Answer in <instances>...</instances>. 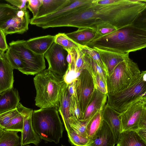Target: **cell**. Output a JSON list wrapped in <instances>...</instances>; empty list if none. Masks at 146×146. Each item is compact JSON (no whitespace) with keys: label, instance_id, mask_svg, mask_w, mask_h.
Wrapping results in <instances>:
<instances>
[{"label":"cell","instance_id":"1f68e13d","mask_svg":"<svg viewBox=\"0 0 146 146\" xmlns=\"http://www.w3.org/2000/svg\"><path fill=\"white\" fill-rule=\"evenodd\" d=\"M89 119L86 121L80 120L75 116H71L68 118V122L70 127L76 133L84 137H87L86 127Z\"/></svg>","mask_w":146,"mask_h":146},{"label":"cell","instance_id":"7bdbcfd3","mask_svg":"<svg viewBox=\"0 0 146 146\" xmlns=\"http://www.w3.org/2000/svg\"><path fill=\"white\" fill-rule=\"evenodd\" d=\"M136 132L144 141L146 142V128L140 129Z\"/></svg>","mask_w":146,"mask_h":146},{"label":"cell","instance_id":"52a82bcc","mask_svg":"<svg viewBox=\"0 0 146 146\" xmlns=\"http://www.w3.org/2000/svg\"><path fill=\"white\" fill-rule=\"evenodd\" d=\"M9 46L20 56L25 67L20 71L27 75H34L44 70L46 68L44 55L37 54L28 47L26 40L13 41Z\"/></svg>","mask_w":146,"mask_h":146},{"label":"cell","instance_id":"7402d4cb","mask_svg":"<svg viewBox=\"0 0 146 146\" xmlns=\"http://www.w3.org/2000/svg\"><path fill=\"white\" fill-rule=\"evenodd\" d=\"M41 3L36 17L44 16L69 5L73 0H41ZM35 17V18H36Z\"/></svg>","mask_w":146,"mask_h":146},{"label":"cell","instance_id":"7c38bea8","mask_svg":"<svg viewBox=\"0 0 146 146\" xmlns=\"http://www.w3.org/2000/svg\"><path fill=\"white\" fill-rule=\"evenodd\" d=\"M30 15L27 10H18L16 14L9 19L1 27L6 35L15 33L22 34L29 29Z\"/></svg>","mask_w":146,"mask_h":146},{"label":"cell","instance_id":"603a6c76","mask_svg":"<svg viewBox=\"0 0 146 146\" xmlns=\"http://www.w3.org/2000/svg\"><path fill=\"white\" fill-rule=\"evenodd\" d=\"M66 34L76 43L81 46H86L96 36L95 31L87 28H79L76 31Z\"/></svg>","mask_w":146,"mask_h":146},{"label":"cell","instance_id":"d6986e66","mask_svg":"<svg viewBox=\"0 0 146 146\" xmlns=\"http://www.w3.org/2000/svg\"><path fill=\"white\" fill-rule=\"evenodd\" d=\"M5 55L0 58V93L13 87V70Z\"/></svg>","mask_w":146,"mask_h":146},{"label":"cell","instance_id":"4dcf8cb0","mask_svg":"<svg viewBox=\"0 0 146 146\" xmlns=\"http://www.w3.org/2000/svg\"><path fill=\"white\" fill-rule=\"evenodd\" d=\"M5 55L13 69L20 71L25 67L24 64L19 56L9 46L5 53Z\"/></svg>","mask_w":146,"mask_h":146},{"label":"cell","instance_id":"2e32d148","mask_svg":"<svg viewBox=\"0 0 146 146\" xmlns=\"http://www.w3.org/2000/svg\"><path fill=\"white\" fill-rule=\"evenodd\" d=\"M92 48L95 49L99 53L106 68L107 76H110L116 66L129 56V54L118 53L95 47Z\"/></svg>","mask_w":146,"mask_h":146},{"label":"cell","instance_id":"ab89813d","mask_svg":"<svg viewBox=\"0 0 146 146\" xmlns=\"http://www.w3.org/2000/svg\"><path fill=\"white\" fill-rule=\"evenodd\" d=\"M11 5L17 8L19 10H27V4L28 0H5Z\"/></svg>","mask_w":146,"mask_h":146},{"label":"cell","instance_id":"3957f363","mask_svg":"<svg viewBox=\"0 0 146 146\" xmlns=\"http://www.w3.org/2000/svg\"><path fill=\"white\" fill-rule=\"evenodd\" d=\"M33 81L36 92L35 105L40 108L58 109L61 95L66 84L63 77L47 68L36 75Z\"/></svg>","mask_w":146,"mask_h":146},{"label":"cell","instance_id":"cb8c5ba5","mask_svg":"<svg viewBox=\"0 0 146 146\" xmlns=\"http://www.w3.org/2000/svg\"><path fill=\"white\" fill-rule=\"evenodd\" d=\"M116 146H146L144 141L134 131L121 132L120 139Z\"/></svg>","mask_w":146,"mask_h":146},{"label":"cell","instance_id":"83f0119b","mask_svg":"<svg viewBox=\"0 0 146 146\" xmlns=\"http://www.w3.org/2000/svg\"><path fill=\"white\" fill-rule=\"evenodd\" d=\"M54 36V42L61 46L68 52L76 49L79 47V45L70 39L65 33H59Z\"/></svg>","mask_w":146,"mask_h":146},{"label":"cell","instance_id":"d590c367","mask_svg":"<svg viewBox=\"0 0 146 146\" xmlns=\"http://www.w3.org/2000/svg\"><path fill=\"white\" fill-rule=\"evenodd\" d=\"M19 113L17 108L0 113V127L4 130L12 119Z\"/></svg>","mask_w":146,"mask_h":146},{"label":"cell","instance_id":"4fadbf2b","mask_svg":"<svg viewBox=\"0 0 146 146\" xmlns=\"http://www.w3.org/2000/svg\"><path fill=\"white\" fill-rule=\"evenodd\" d=\"M93 1V0H73L69 5L54 13L39 17H33L30 20V23L36 26L49 22L65 15L79 7L90 3Z\"/></svg>","mask_w":146,"mask_h":146},{"label":"cell","instance_id":"ba28073f","mask_svg":"<svg viewBox=\"0 0 146 146\" xmlns=\"http://www.w3.org/2000/svg\"><path fill=\"white\" fill-rule=\"evenodd\" d=\"M121 132L146 128V96L120 113Z\"/></svg>","mask_w":146,"mask_h":146},{"label":"cell","instance_id":"484cf974","mask_svg":"<svg viewBox=\"0 0 146 146\" xmlns=\"http://www.w3.org/2000/svg\"><path fill=\"white\" fill-rule=\"evenodd\" d=\"M102 109L93 115L88 120L86 127V132L87 137L92 139L102 125L103 119Z\"/></svg>","mask_w":146,"mask_h":146},{"label":"cell","instance_id":"44dd1931","mask_svg":"<svg viewBox=\"0 0 146 146\" xmlns=\"http://www.w3.org/2000/svg\"><path fill=\"white\" fill-rule=\"evenodd\" d=\"M68 85L66 83L62 90L60 100V106L58 109L67 131L70 128L68 123V119L71 116L70 112V95Z\"/></svg>","mask_w":146,"mask_h":146},{"label":"cell","instance_id":"f1b7e54d","mask_svg":"<svg viewBox=\"0 0 146 146\" xmlns=\"http://www.w3.org/2000/svg\"><path fill=\"white\" fill-rule=\"evenodd\" d=\"M18 132L5 131L0 139V146H19Z\"/></svg>","mask_w":146,"mask_h":146},{"label":"cell","instance_id":"60d3db41","mask_svg":"<svg viewBox=\"0 0 146 146\" xmlns=\"http://www.w3.org/2000/svg\"><path fill=\"white\" fill-rule=\"evenodd\" d=\"M6 35L1 29H0V50L5 52L8 49L9 46L7 44Z\"/></svg>","mask_w":146,"mask_h":146},{"label":"cell","instance_id":"f6af8a7d","mask_svg":"<svg viewBox=\"0 0 146 146\" xmlns=\"http://www.w3.org/2000/svg\"><path fill=\"white\" fill-rule=\"evenodd\" d=\"M31 146L30 145H23V146Z\"/></svg>","mask_w":146,"mask_h":146},{"label":"cell","instance_id":"ffe728a7","mask_svg":"<svg viewBox=\"0 0 146 146\" xmlns=\"http://www.w3.org/2000/svg\"><path fill=\"white\" fill-rule=\"evenodd\" d=\"M55 36L50 35L36 37L26 40L29 48L35 53L44 55L54 42Z\"/></svg>","mask_w":146,"mask_h":146},{"label":"cell","instance_id":"74e56055","mask_svg":"<svg viewBox=\"0 0 146 146\" xmlns=\"http://www.w3.org/2000/svg\"><path fill=\"white\" fill-rule=\"evenodd\" d=\"M92 77L94 83L95 89L103 94H107L108 92L106 85L100 76L96 74Z\"/></svg>","mask_w":146,"mask_h":146},{"label":"cell","instance_id":"836d02e7","mask_svg":"<svg viewBox=\"0 0 146 146\" xmlns=\"http://www.w3.org/2000/svg\"><path fill=\"white\" fill-rule=\"evenodd\" d=\"M79 46L83 52L88 55L106 72L107 76V73L106 68L98 52L95 49L87 46Z\"/></svg>","mask_w":146,"mask_h":146},{"label":"cell","instance_id":"30bf717a","mask_svg":"<svg viewBox=\"0 0 146 146\" xmlns=\"http://www.w3.org/2000/svg\"><path fill=\"white\" fill-rule=\"evenodd\" d=\"M68 53L62 47L54 42L44 54L48 63V69L63 77L68 68L66 60Z\"/></svg>","mask_w":146,"mask_h":146},{"label":"cell","instance_id":"9c48e42d","mask_svg":"<svg viewBox=\"0 0 146 146\" xmlns=\"http://www.w3.org/2000/svg\"><path fill=\"white\" fill-rule=\"evenodd\" d=\"M95 89L92 75L86 68L83 69L77 78L76 83V93L83 115Z\"/></svg>","mask_w":146,"mask_h":146},{"label":"cell","instance_id":"7a4b0ae2","mask_svg":"<svg viewBox=\"0 0 146 146\" xmlns=\"http://www.w3.org/2000/svg\"><path fill=\"white\" fill-rule=\"evenodd\" d=\"M86 46L123 54L146 47V18L108 34L94 38Z\"/></svg>","mask_w":146,"mask_h":146},{"label":"cell","instance_id":"d4e9b609","mask_svg":"<svg viewBox=\"0 0 146 146\" xmlns=\"http://www.w3.org/2000/svg\"><path fill=\"white\" fill-rule=\"evenodd\" d=\"M76 80L68 85V88L70 95V112L71 116H75L77 119L82 120L83 114L79 105L76 90Z\"/></svg>","mask_w":146,"mask_h":146},{"label":"cell","instance_id":"5b68a950","mask_svg":"<svg viewBox=\"0 0 146 146\" xmlns=\"http://www.w3.org/2000/svg\"><path fill=\"white\" fill-rule=\"evenodd\" d=\"M146 71H143L127 88L113 94H107L106 104L121 113L146 96Z\"/></svg>","mask_w":146,"mask_h":146},{"label":"cell","instance_id":"e0dca14e","mask_svg":"<svg viewBox=\"0 0 146 146\" xmlns=\"http://www.w3.org/2000/svg\"><path fill=\"white\" fill-rule=\"evenodd\" d=\"M107 99V94H103L95 89L81 121L88 120L96 113L103 109L106 104Z\"/></svg>","mask_w":146,"mask_h":146},{"label":"cell","instance_id":"6da1fadb","mask_svg":"<svg viewBox=\"0 0 146 146\" xmlns=\"http://www.w3.org/2000/svg\"><path fill=\"white\" fill-rule=\"evenodd\" d=\"M146 2L145 0H118L112 4L101 5L93 0L81 8L84 28L95 31L98 25L107 23L118 29L131 24L143 17Z\"/></svg>","mask_w":146,"mask_h":146},{"label":"cell","instance_id":"e575fe53","mask_svg":"<svg viewBox=\"0 0 146 146\" xmlns=\"http://www.w3.org/2000/svg\"><path fill=\"white\" fill-rule=\"evenodd\" d=\"M23 126V117L21 113L19 112L12 119L4 130L21 132Z\"/></svg>","mask_w":146,"mask_h":146},{"label":"cell","instance_id":"ac0fdd59","mask_svg":"<svg viewBox=\"0 0 146 146\" xmlns=\"http://www.w3.org/2000/svg\"><path fill=\"white\" fill-rule=\"evenodd\" d=\"M18 90L13 87L0 93V113L16 108L19 103Z\"/></svg>","mask_w":146,"mask_h":146},{"label":"cell","instance_id":"8d00e7d4","mask_svg":"<svg viewBox=\"0 0 146 146\" xmlns=\"http://www.w3.org/2000/svg\"><path fill=\"white\" fill-rule=\"evenodd\" d=\"M117 29L116 28L110 24L107 23H101L96 27L95 30L96 36L95 38L108 34Z\"/></svg>","mask_w":146,"mask_h":146},{"label":"cell","instance_id":"f546056e","mask_svg":"<svg viewBox=\"0 0 146 146\" xmlns=\"http://www.w3.org/2000/svg\"><path fill=\"white\" fill-rule=\"evenodd\" d=\"M18 9L7 3H0V29L6 21L15 15Z\"/></svg>","mask_w":146,"mask_h":146},{"label":"cell","instance_id":"4316f807","mask_svg":"<svg viewBox=\"0 0 146 146\" xmlns=\"http://www.w3.org/2000/svg\"><path fill=\"white\" fill-rule=\"evenodd\" d=\"M82 51L84 54V68L88 70L92 77L96 74L99 75L106 85L107 74L106 72L88 55Z\"/></svg>","mask_w":146,"mask_h":146},{"label":"cell","instance_id":"8992f818","mask_svg":"<svg viewBox=\"0 0 146 146\" xmlns=\"http://www.w3.org/2000/svg\"><path fill=\"white\" fill-rule=\"evenodd\" d=\"M141 72L137 64L128 56L116 66L110 76H107L108 94H113L127 88L138 77Z\"/></svg>","mask_w":146,"mask_h":146},{"label":"cell","instance_id":"7dc6e473","mask_svg":"<svg viewBox=\"0 0 146 146\" xmlns=\"http://www.w3.org/2000/svg\"><path fill=\"white\" fill-rule=\"evenodd\" d=\"M62 146H65L62 145Z\"/></svg>","mask_w":146,"mask_h":146},{"label":"cell","instance_id":"5bb4252c","mask_svg":"<svg viewBox=\"0 0 146 146\" xmlns=\"http://www.w3.org/2000/svg\"><path fill=\"white\" fill-rule=\"evenodd\" d=\"M102 114L103 120L110 129L113 134L115 144H117L121 133L120 113L106 104L103 108Z\"/></svg>","mask_w":146,"mask_h":146},{"label":"cell","instance_id":"9a60e30c","mask_svg":"<svg viewBox=\"0 0 146 146\" xmlns=\"http://www.w3.org/2000/svg\"><path fill=\"white\" fill-rule=\"evenodd\" d=\"M115 144L112 132L103 120L100 129L90 140L89 146H115Z\"/></svg>","mask_w":146,"mask_h":146},{"label":"cell","instance_id":"d6a6232c","mask_svg":"<svg viewBox=\"0 0 146 146\" xmlns=\"http://www.w3.org/2000/svg\"><path fill=\"white\" fill-rule=\"evenodd\" d=\"M69 141L75 146H89L90 140L87 137L76 133L71 127L67 131Z\"/></svg>","mask_w":146,"mask_h":146},{"label":"cell","instance_id":"f35d334b","mask_svg":"<svg viewBox=\"0 0 146 146\" xmlns=\"http://www.w3.org/2000/svg\"><path fill=\"white\" fill-rule=\"evenodd\" d=\"M27 3V8L32 13L33 17H36L41 4V0H28Z\"/></svg>","mask_w":146,"mask_h":146},{"label":"cell","instance_id":"277c9868","mask_svg":"<svg viewBox=\"0 0 146 146\" xmlns=\"http://www.w3.org/2000/svg\"><path fill=\"white\" fill-rule=\"evenodd\" d=\"M58 109L40 108L33 110L32 121L33 128L41 139L45 141L59 142L64 128Z\"/></svg>","mask_w":146,"mask_h":146},{"label":"cell","instance_id":"8fae6325","mask_svg":"<svg viewBox=\"0 0 146 146\" xmlns=\"http://www.w3.org/2000/svg\"><path fill=\"white\" fill-rule=\"evenodd\" d=\"M17 109L22 115L23 119L20 145L21 146L30 143L38 145L40 142L41 139L35 131L33 126L32 115L33 110L24 107L20 102Z\"/></svg>","mask_w":146,"mask_h":146},{"label":"cell","instance_id":"ee69618b","mask_svg":"<svg viewBox=\"0 0 146 146\" xmlns=\"http://www.w3.org/2000/svg\"><path fill=\"white\" fill-rule=\"evenodd\" d=\"M5 56V52L0 50V58L3 57Z\"/></svg>","mask_w":146,"mask_h":146},{"label":"cell","instance_id":"bcb514c9","mask_svg":"<svg viewBox=\"0 0 146 146\" xmlns=\"http://www.w3.org/2000/svg\"><path fill=\"white\" fill-rule=\"evenodd\" d=\"M2 135H1V136H0V139L1 138V137H2Z\"/></svg>","mask_w":146,"mask_h":146},{"label":"cell","instance_id":"b9f144b4","mask_svg":"<svg viewBox=\"0 0 146 146\" xmlns=\"http://www.w3.org/2000/svg\"><path fill=\"white\" fill-rule=\"evenodd\" d=\"M118 0H95V2L98 4L107 5L114 3Z\"/></svg>","mask_w":146,"mask_h":146}]
</instances>
